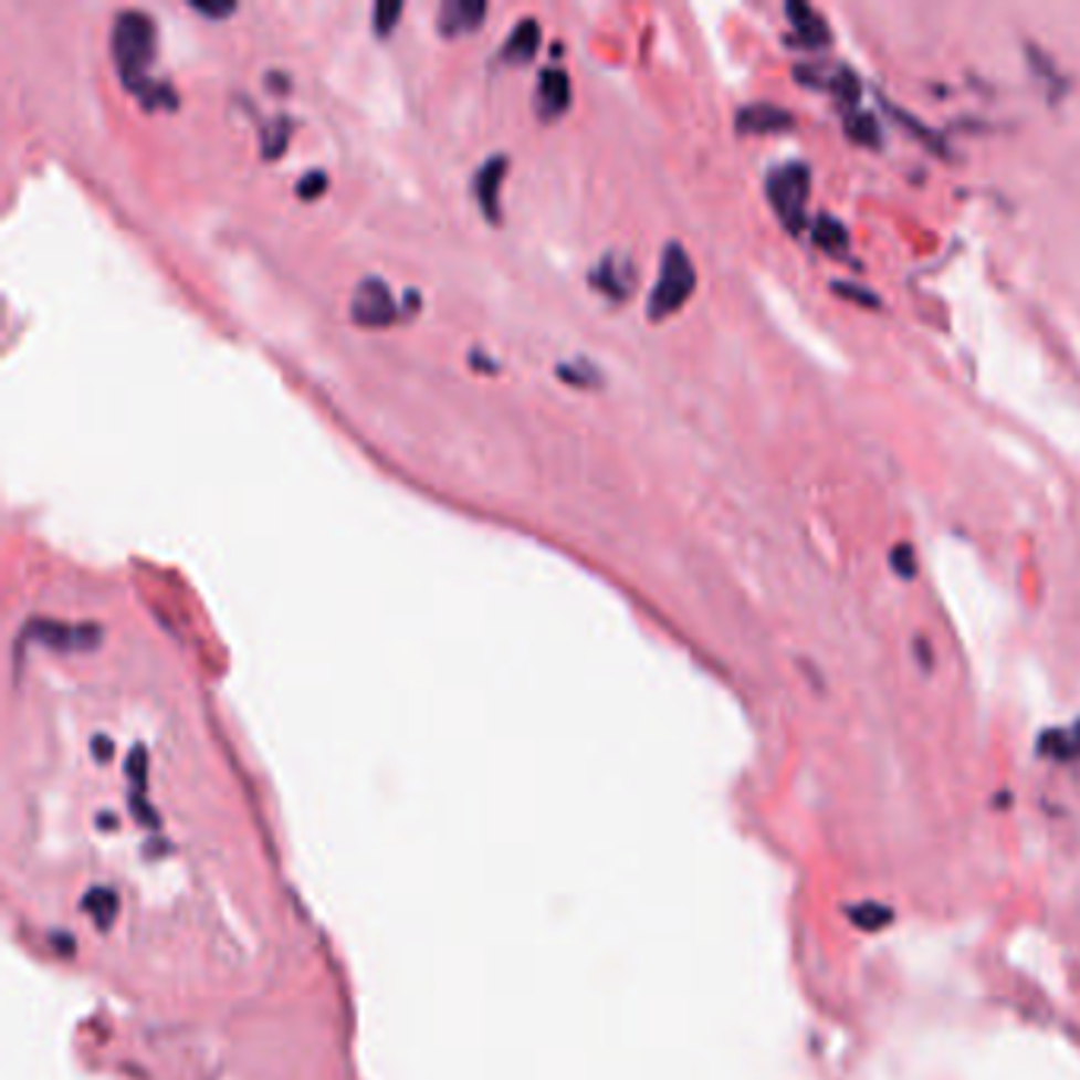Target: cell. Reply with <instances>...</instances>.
Listing matches in <instances>:
<instances>
[{"instance_id": "obj_1", "label": "cell", "mask_w": 1080, "mask_h": 1080, "mask_svg": "<svg viewBox=\"0 0 1080 1080\" xmlns=\"http://www.w3.org/2000/svg\"><path fill=\"white\" fill-rule=\"evenodd\" d=\"M156 20L137 7L118 10L112 20V57L120 73V83L140 98L146 108H175L178 93L149 76V64L156 61Z\"/></svg>"}, {"instance_id": "obj_2", "label": "cell", "mask_w": 1080, "mask_h": 1080, "mask_svg": "<svg viewBox=\"0 0 1080 1080\" xmlns=\"http://www.w3.org/2000/svg\"><path fill=\"white\" fill-rule=\"evenodd\" d=\"M698 285V270L688 258V251L681 248L679 241H669L662 248V263H659L657 285L650 289L647 298V317L650 321H662L669 314H675L694 292Z\"/></svg>"}, {"instance_id": "obj_3", "label": "cell", "mask_w": 1080, "mask_h": 1080, "mask_svg": "<svg viewBox=\"0 0 1080 1080\" xmlns=\"http://www.w3.org/2000/svg\"><path fill=\"white\" fill-rule=\"evenodd\" d=\"M808 190H811V171L808 165L789 162L774 168L767 175V193L774 203L776 216L783 219V226L789 232H799L805 226V203H808Z\"/></svg>"}, {"instance_id": "obj_4", "label": "cell", "mask_w": 1080, "mask_h": 1080, "mask_svg": "<svg viewBox=\"0 0 1080 1080\" xmlns=\"http://www.w3.org/2000/svg\"><path fill=\"white\" fill-rule=\"evenodd\" d=\"M349 317L358 327H390L406 317L402 305L394 298L390 285L377 276H365L358 282V289L353 292V305H349Z\"/></svg>"}, {"instance_id": "obj_5", "label": "cell", "mask_w": 1080, "mask_h": 1080, "mask_svg": "<svg viewBox=\"0 0 1080 1080\" xmlns=\"http://www.w3.org/2000/svg\"><path fill=\"white\" fill-rule=\"evenodd\" d=\"M23 640H42L57 650H90L102 640L98 625H67L51 618H32L23 628Z\"/></svg>"}, {"instance_id": "obj_6", "label": "cell", "mask_w": 1080, "mask_h": 1080, "mask_svg": "<svg viewBox=\"0 0 1080 1080\" xmlns=\"http://www.w3.org/2000/svg\"><path fill=\"white\" fill-rule=\"evenodd\" d=\"M589 285L596 292H602L609 302H625L635 292L637 266L625 254H618V251L602 254V260L589 270Z\"/></svg>"}, {"instance_id": "obj_7", "label": "cell", "mask_w": 1080, "mask_h": 1080, "mask_svg": "<svg viewBox=\"0 0 1080 1080\" xmlns=\"http://www.w3.org/2000/svg\"><path fill=\"white\" fill-rule=\"evenodd\" d=\"M507 156H489L485 162L475 168V178H472V190H475V200H479V210L485 212L489 222H501V207H497V190H501V181L507 175Z\"/></svg>"}, {"instance_id": "obj_8", "label": "cell", "mask_w": 1080, "mask_h": 1080, "mask_svg": "<svg viewBox=\"0 0 1080 1080\" xmlns=\"http://www.w3.org/2000/svg\"><path fill=\"white\" fill-rule=\"evenodd\" d=\"M489 17V3L485 0H444L438 10V32L453 39V35H466L475 32L479 25L485 23Z\"/></svg>"}, {"instance_id": "obj_9", "label": "cell", "mask_w": 1080, "mask_h": 1080, "mask_svg": "<svg viewBox=\"0 0 1080 1080\" xmlns=\"http://www.w3.org/2000/svg\"><path fill=\"white\" fill-rule=\"evenodd\" d=\"M570 105V76L564 67H545L539 73V90H536V112L542 120L558 118Z\"/></svg>"}, {"instance_id": "obj_10", "label": "cell", "mask_w": 1080, "mask_h": 1080, "mask_svg": "<svg viewBox=\"0 0 1080 1080\" xmlns=\"http://www.w3.org/2000/svg\"><path fill=\"white\" fill-rule=\"evenodd\" d=\"M539 39H542L539 20H536V17H523V20L514 25V32L504 39V45H501V51H497V57L507 61V64H529L533 54L539 51Z\"/></svg>"}, {"instance_id": "obj_11", "label": "cell", "mask_w": 1080, "mask_h": 1080, "mask_svg": "<svg viewBox=\"0 0 1080 1080\" xmlns=\"http://www.w3.org/2000/svg\"><path fill=\"white\" fill-rule=\"evenodd\" d=\"M735 124H738L742 134H770V130L793 127V115L786 108H776L770 102H754V105L738 112Z\"/></svg>"}, {"instance_id": "obj_12", "label": "cell", "mask_w": 1080, "mask_h": 1080, "mask_svg": "<svg viewBox=\"0 0 1080 1080\" xmlns=\"http://www.w3.org/2000/svg\"><path fill=\"white\" fill-rule=\"evenodd\" d=\"M786 13H789V20H793V29H796L801 45H811V48L827 45L830 29H827L824 17L815 10V7H808L805 0H793V3L786 7Z\"/></svg>"}, {"instance_id": "obj_13", "label": "cell", "mask_w": 1080, "mask_h": 1080, "mask_svg": "<svg viewBox=\"0 0 1080 1080\" xmlns=\"http://www.w3.org/2000/svg\"><path fill=\"white\" fill-rule=\"evenodd\" d=\"M292 124L295 120L289 118V115H276V118L263 120V127H260V153H263V159H276V156L285 153L289 137H292Z\"/></svg>"}, {"instance_id": "obj_14", "label": "cell", "mask_w": 1080, "mask_h": 1080, "mask_svg": "<svg viewBox=\"0 0 1080 1080\" xmlns=\"http://www.w3.org/2000/svg\"><path fill=\"white\" fill-rule=\"evenodd\" d=\"M815 241L821 244L824 251H833V254H843L849 248V232L840 219L833 216H818L815 219Z\"/></svg>"}, {"instance_id": "obj_15", "label": "cell", "mask_w": 1080, "mask_h": 1080, "mask_svg": "<svg viewBox=\"0 0 1080 1080\" xmlns=\"http://www.w3.org/2000/svg\"><path fill=\"white\" fill-rule=\"evenodd\" d=\"M555 371H558V377H562L564 384H570V387H599V384H602V375H599V368H596L589 358L562 361Z\"/></svg>"}, {"instance_id": "obj_16", "label": "cell", "mask_w": 1080, "mask_h": 1080, "mask_svg": "<svg viewBox=\"0 0 1080 1080\" xmlns=\"http://www.w3.org/2000/svg\"><path fill=\"white\" fill-rule=\"evenodd\" d=\"M1042 752L1052 757H1080V723L1071 732H1049L1042 738Z\"/></svg>"}, {"instance_id": "obj_17", "label": "cell", "mask_w": 1080, "mask_h": 1080, "mask_svg": "<svg viewBox=\"0 0 1080 1080\" xmlns=\"http://www.w3.org/2000/svg\"><path fill=\"white\" fill-rule=\"evenodd\" d=\"M400 17H402L400 0H380V3H375V10H371V23H375L377 35H390Z\"/></svg>"}, {"instance_id": "obj_18", "label": "cell", "mask_w": 1080, "mask_h": 1080, "mask_svg": "<svg viewBox=\"0 0 1080 1080\" xmlns=\"http://www.w3.org/2000/svg\"><path fill=\"white\" fill-rule=\"evenodd\" d=\"M846 130H849L852 140L878 143V124H874V118L866 115V112H856L852 118L846 120Z\"/></svg>"}, {"instance_id": "obj_19", "label": "cell", "mask_w": 1080, "mask_h": 1080, "mask_svg": "<svg viewBox=\"0 0 1080 1080\" xmlns=\"http://www.w3.org/2000/svg\"><path fill=\"white\" fill-rule=\"evenodd\" d=\"M327 188H329L327 171L314 168V171L302 175V181L295 185V193H298V197H305V200H317V197H321V193H324Z\"/></svg>"}, {"instance_id": "obj_20", "label": "cell", "mask_w": 1080, "mask_h": 1080, "mask_svg": "<svg viewBox=\"0 0 1080 1080\" xmlns=\"http://www.w3.org/2000/svg\"><path fill=\"white\" fill-rule=\"evenodd\" d=\"M852 919H856L862 929H884V925H888V919H891V910H881V906L869 903V906H859V910H852Z\"/></svg>"}, {"instance_id": "obj_21", "label": "cell", "mask_w": 1080, "mask_h": 1080, "mask_svg": "<svg viewBox=\"0 0 1080 1080\" xmlns=\"http://www.w3.org/2000/svg\"><path fill=\"white\" fill-rule=\"evenodd\" d=\"M190 10H197V13H203V17H212V20H219V17H229V13H235V3H200V0H193L190 3Z\"/></svg>"}, {"instance_id": "obj_22", "label": "cell", "mask_w": 1080, "mask_h": 1080, "mask_svg": "<svg viewBox=\"0 0 1080 1080\" xmlns=\"http://www.w3.org/2000/svg\"><path fill=\"white\" fill-rule=\"evenodd\" d=\"M833 289H837L840 295H849V298H859L862 305L878 307V295H871V292H862V289H856V285H843V282H837Z\"/></svg>"}, {"instance_id": "obj_23", "label": "cell", "mask_w": 1080, "mask_h": 1080, "mask_svg": "<svg viewBox=\"0 0 1080 1080\" xmlns=\"http://www.w3.org/2000/svg\"><path fill=\"white\" fill-rule=\"evenodd\" d=\"M913 548L910 545H903V548H893V567L900 570L903 567V577H913Z\"/></svg>"}, {"instance_id": "obj_24", "label": "cell", "mask_w": 1080, "mask_h": 1080, "mask_svg": "<svg viewBox=\"0 0 1080 1080\" xmlns=\"http://www.w3.org/2000/svg\"><path fill=\"white\" fill-rule=\"evenodd\" d=\"M470 361H472V368H485V371H497V365H494V361H489V358H485V353H472L470 355Z\"/></svg>"}, {"instance_id": "obj_25", "label": "cell", "mask_w": 1080, "mask_h": 1080, "mask_svg": "<svg viewBox=\"0 0 1080 1080\" xmlns=\"http://www.w3.org/2000/svg\"><path fill=\"white\" fill-rule=\"evenodd\" d=\"M276 76H280L276 71L266 73V86H270V90H289V80H285V76H282V80H276Z\"/></svg>"}]
</instances>
